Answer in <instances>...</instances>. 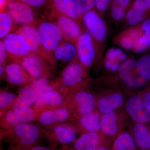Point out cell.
<instances>
[{
  "label": "cell",
  "instance_id": "cell-4",
  "mask_svg": "<svg viewBox=\"0 0 150 150\" xmlns=\"http://www.w3.org/2000/svg\"><path fill=\"white\" fill-rule=\"evenodd\" d=\"M45 51L52 54L63 42L64 35L58 25L50 21H42L36 27Z\"/></svg>",
  "mask_w": 150,
  "mask_h": 150
},
{
  "label": "cell",
  "instance_id": "cell-18",
  "mask_svg": "<svg viewBox=\"0 0 150 150\" xmlns=\"http://www.w3.org/2000/svg\"><path fill=\"white\" fill-rule=\"evenodd\" d=\"M126 111L132 119L139 123L145 124L149 121V117L144 101L138 96L131 97L126 103Z\"/></svg>",
  "mask_w": 150,
  "mask_h": 150
},
{
  "label": "cell",
  "instance_id": "cell-28",
  "mask_svg": "<svg viewBox=\"0 0 150 150\" xmlns=\"http://www.w3.org/2000/svg\"><path fill=\"white\" fill-rule=\"evenodd\" d=\"M131 1V0H112L111 15L113 20L118 22L124 19Z\"/></svg>",
  "mask_w": 150,
  "mask_h": 150
},
{
  "label": "cell",
  "instance_id": "cell-12",
  "mask_svg": "<svg viewBox=\"0 0 150 150\" xmlns=\"http://www.w3.org/2000/svg\"><path fill=\"white\" fill-rule=\"evenodd\" d=\"M3 40L8 54L15 59L14 62L18 63L21 59L32 53L27 40L17 33H10Z\"/></svg>",
  "mask_w": 150,
  "mask_h": 150
},
{
  "label": "cell",
  "instance_id": "cell-22",
  "mask_svg": "<svg viewBox=\"0 0 150 150\" xmlns=\"http://www.w3.org/2000/svg\"><path fill=\"white\" fill-rule=\"evenodd\" d=\"M55 61L71 62L78 57L76 46L75 43L69 41L62 42L53 54Z\"/></svg>",
  "mask_w": 150,
  "mask_h": 150
},
{
  "label": "cell",
  "instance_id": "cell-14",
  "mask_svg": "<svg viewBox=\"0 0 150 150\" xmlns=\"http://www.w3.org/2000/svg\"><path fill=\"white\" fill-rule=\"evenodd\" d=\"M5 71L6 80L14 85H28L36 79L30 76L21 64L16 62L5 66Z\"/></svg>",
  "mask_w": 150,
  "mask_h": 150
},
{
  "label": "cell",
  "instance_id": "cell-31",
  "mask_svg": "<svg viewBox=\"0 0 150 150\" xmlns=\"http://www.w3.org/2000/svg\"><path fill=\"white\" fill-rule=\"evenodd\" d=\"M136 68L139 76L150 80V54L142 56L137 62Z\"/></svg>",
  "mask_w": 150,
  "mask_h": 150
},
{
  "label": "cell",
  "instance_id": "cell-39",
  "mask_svg": "<svg viewBox=\"0 0 150 150\" xmlns=\"http://www.w3.org/2000/svg\"><path fill=\"white\" fill-rule=\"evenodd\" d=\"M20 1L27 4L28 5L32 7L34 9L43 7L49 2V0H20Z\"/></svg>",
  "mask_w": 150,
  "mask_h": 150
},
{
  "label": "cell",
  "instance_id": "cell-37",
  "mask_svg": "<svg viewBox=\"0 0 150 150\" xmlns=\"http://www.w3.org/2000/svg\"><path fill=\"white\" fill-rule=\"evenodd\" d=\"M77 2L79 8L83 15L95 7V0H77Z\"/></svg>",
  "mask_w": 150,
  "mask_h": 150
},
{
  "label": "cell",
  "instance_id": "cell-11",
  "mask_svg": "<svg viewBox=\"0 0 150 150\" xmlns=\"http://www.w3.org/2000/svg\"><path fill=\"white\" fill-rule=\"evenodd\" d=\"M23 36L27 40L31 51L48 61L51 65L55 64V59L43 48L37 28L33 25H23L16 32Z\"/></svg>",
  "mask_w": 150,
  "mask_h": 150
},
{
  "label": "cell",
  "instance_id": "cell-45",
  "mask_svg": "<svg viewBox=\"0 0 150 150\" xmlns=\"http://www.w3.org/2000/svg\"><path fill=\"white\" fill-rule=\"evenodd\" d=\"M0 76L1 77L6 78L5 67L4 65H0Z\"/></svg>",
  "mask_w": 150,
  "mask_h": 150
},
{
  "label": "cell",
  "instance_id": "cell-15",
  "mask_svg": "<svg viewBox=\"0 0 150 150\" xmlns=\"http://www.w3.org/2000/svg\"><path fill=\"white\" fill-rule=\"evenodd\" d=\"M53 10L56 14L69 17L78 22L82 19L77 0H49Z\"/></svg>",
  "mask_w": 150,
  "mask_h": 150
},
{
  "label": "cell",
  "instance_id": "cell-46",
  "mask_svg": "<svg viewBox=\"0 0 150 150\" xmlns=\"http://www.w3.org/2000/svg\"><path fill=\"white\" fill-rule=\"evenodd\" d=\"M144 1L145 3L147 6L150 9V0H144Z\"/></svg>",
  "mask_w": 150,
  "mask_h": 150
},
{
  "label": "cell",
  "instance_id": "cell-9",
  "mask_svg": "<svg viewBox=\"0 0 150 150\" xmlns=\"http://www.w3.org/2000/svg\"><path fill=\"white\" fill-rule=\"evenodd\" d=\"M92 37L86 30L83 31L76 43L78 58L85 69L91 67L96 54V47Z\"/></svg>",
  "mask_w": 150,
  "mask_h": 150
},
{
  "label": "cell",
  "instance_id": "cell-7",
  "mask_svg": "<svg viewBox=\"0 0 150 150\" xmlns=\"http://www.w3.org/2000/svg\"><path fill=\"white\" fill-rule=\"evenodd\" d=\"M72 109L66 103L46 110L36 121L37 125L46 129L65 123L71 116Z\"/></svg>",
  "mask_w": 150,
  "mask_h": 150
},
{
  "label": "cell",
  "instance_id": "cell-17",
  "mask_svg": "<svg viewBox=\"0 0 150 150\" xmlns=\"http://www.w3.org/2000/svg\"><path fill=\"white\" fill-rule=\"evenodd\" d=\"M70 90L66 88L55 89L43 93L38 95L35 105H46L55 107L64 103Z\"/></svg>",
  "mask_w": 150,
  "mask_h": 150
},
{
  "label": "cell",
  "instance_id": "cell-34",
  "mask_svg": "<svg viewBox=\"0 0 150 150\" xmlns=\"http://www.w3.org/2000/svg\"><path fill=\"white\" fill-rule=\"evenodd\" d=\"M128 56L122 50L119 48H112L109 49L105 54V59L112 61H118L123 63L128 60Z\"/></svg>",
  "mask_w": 150,
  "mask_h": 150
},
{
  "label": "cell",
  "instance_id": "cell-8",
  "mask_svg": "<svg viewBox=\"0 0 150 150\" xmlns=\"http://www.w3.org/2000/svg\"><path fill=\"white\" fill-rule=\"evenodd\" d=\"M46 61H47L41 56L32 52L21 59L18 63L21 64L33 77L48 79L51 77L52 72L51 67Z\"/></svg>",
  "mask_w": 150,
  "mask_h": 150
},
{
  "label": "cell",
  "instance_id": "cell-24",
  "mask_svg": "<svg viewBox=\"0 0 150 150\" xmlns=\"http://www.w3.org/2000/svg\"><path fill=\"white\" fill-rule=\"evenodd\" d=\"M100 121L99 113L93 111L79 116V123L85 133H98L100 131Z\"/></svg>",
  "mask_w": 150,
  "mask_h": 150
},
{
  "label": "cell",
  "instance_id": "cell-40",
  "mask_svg": "<svg viewBox=\"0 0 150 150\" xmlns=\"http://www.w3.org/2000/svg\"><path fill=\"white\" fill-rule=\"evenodd\" d=\"M131 7L145 13L149 9L144 0H134Z\"/></svg>",
  "mask_w": 150,
  "mask_h": 150
},
{
  "label": "cell",
  "instance_id": "cell-6",
  "mask_svg": "<svg viewBox=\"0 0 150 150\" xmlns=\"http://www.w3.org/2000/svg\"><path fill=\"white\" fill-rule=\"evenodd\" d=\"M67 100L72 108L70 119L93 111L96 104V100L93 95L82 90L70 92Z\"/></svg>",
  "mask_w": 150,
  "mask_h": 150
},
{
  "label": "cell",
  "instance_id": "cell-33",
  "mask_svg": "<svg viewBox=\"0 0 150 150\" xmlns=\"http://www.w3.org/2000/svg\"><path fill=\"white\" fill-rule=\"evenodd\" d=\"M14 22L12 18L6 11L0 13V38H4L8 34L12 27Z\"/></svg>",
  "mask_w": 150,
  "mask_h": 150
},
{
  "label": "cell",
  "instance_id": "cell-19",
  "mask_svg": "<svg viewBox=\"0 0 150 150\" xmlns=\"http://www.w3.org/2000/svg\"><path fill=\"white\" fill-rule=\"evenodd\" d=\"M70 147L64 150H86L96 146H106L104 139L98 133H85L72 143Z\"/></svg>",
  "mask_w": 150,
  "mask_h": 150
},
{
  "label": "cell",
  "instance_id": "cell-16",
  "mask_svg": "<svg viewBox=\"0 0 150 150\" xmlns=\"http://www.w3.org/2000/svg\"><path fill=\"white\" fill-rule=\"evenodd\" d=\"M56 23L62 30L64 38L67 41L76 45L78 38L81 35L82 30L79 22L69 17L57 14Z\"/></svg>",
  "mask_w": 150,
  "mask_h": 150
},
{
  "label": "cell",
  "instance_id": "cell-43",
  "mask_svg": "<svg viewBox=\"0 0 150 150\" xmlns=\"http://www.w3.org/2000/svg\"><path fill=\"white\" fill-rule=\"evenodd\" d=\"M8 0H0V7L1 12L5 11L6 8L7 7Z\"/></svg>",
  "mask_w": 150,
  "mask_h": 150
},
{
  "label": "cell",
  "instance_id": "cell-13",
  "mask_svg": "<svg viewBox=\"0 0 150 150\" xmlns=\"http://www.w3.org/2000/svg\"><path fill=\"white\" fill-rule=\"evenodd\" d=\"M77 130L70 123H61L48 129H44V135L48 139L64 145L72 144L76 139Z\"/></svg>",
  "mask_w": 150,
  "mask_h": 150
},
{
  "label": "cell",
  "instance_id": "cell-27",
  "mask_svg": "<svg viewBox=\"0 0 150 150\" xmlns=\"http://www.w3.org/2000/svg\"><path fill=\"white\" fill-rule=\"evenodd\" d=\"M112 150H138L131 134L121 133L116 137L112 146Z\"/></svg>",
  "mask_w": 150,
  "mask_h": 150
},
{
  "label": "cell",
  "instance_id": "cell-30",
  "mask_svg": "<svg viewBox=\"0 0 150 150\" xmlns=\"http://www.w3.org/2000/svg\"><path fill=\"white\" fill-rule=\"evenodd\" d=\"M145 14L131 7L126 12L124 19L128 25L135 27L144 21Z\"/></svg>",
  "mask_w": 150,
  "mask_h": 150
},
{
  "label": "cell",
  "instance_id": "cell-41",
  "mask_svg": "<svg viewBox=\"0 0 150 150\" xmlns=\"http://www.w3.org/2000/svg\"><path fill=\"white\" fill-rule=\"evenodd\" d=\"M7 51L3 40L0 41V64L5 66V62L7 56Z\"/></svg>",
  "mask_w": 150,
  "mask_h": 150
},
{
  "label": "cell",
  "instance_id": "cell-21",
  "mask_svg": "<svg viewBox=\"0 0 150 150\" xmlns=\"http://www.w3.org/2000/svg\"><path fill=\"white\" fill-rule=\"evenodd\" d=\"M137 64L134 59H128L121 64L118 71L122 79L130 87L136 88L142 85L144 82L143 80H146L141 77L135 78L131 75V72L136 68Z\"/></svg>",
  "mask_w": 150,
  "mask_h": 150
},
{
  "label": "cell",
  "instance_id": "cell-36",
  "mask_svg": "<svg viewBox=\"0 0 150 150\" xmlns=\"http://www.w3.org/2000/svg\"><path fill=\"white\" fill-rule=\"evenodd\" d=\"M141 28L144 33H141L140 42L147 47H150V19L144 21L141 24Z\"/></svg>",
  "mask_w": 150,
  "mask_h": 150
},
{
  "label": "cell",
  "instance_id": "cell-44",
  "mask_svg": "<svg viewBox=\"0 0 150 150\" xmlns=\"http://www.w3.org/2000/svg\"><path fill=\"white\" fill-rule=\"evenodd\" d=\"M86 150H110L106 146L100 145V146H96L88 149Z\"/></svg>",
  "mask_w": 150,
  "mask_h": 150
},
{
  "label": "cell",
  "instance_id": "cell-2",
  "mask_svg": "<svg viewBox=\"0 0 150 150\" xmlns=\"http://www.w3.org/2000/svg\"><path fill=\"white\" fill-rule=\"evenodd\" d=\"M53 107L34 105L26 109H11L1 117L0 126L6 130L21 124L32 123L37 121L44 111Z\"/></svg>",
  "mask_w": 150,
  "mask_h": 150
},
{
  "label": "cell",
  "instance_id": "cell-29",
  "mask_svg": "<svg viewBox=\"0 0 150 150\" xmlns=\"http://www.w3.org/2000/svg\"><path fill=\"white\" fill-rule=\"evenodd\" d=\"M17 96L13 93L6 90L0 92L1 117L13 108Z\"/></svg>",
  "mask_w": 150,
  "mask_h": 150
},
{
  "label": "cell",
  "instance_id": "cell-42",
  "mask_svg": "<svg viewBox=\"0 0 150 150\" xmlns=\"http://www.w3.org/2000/svg\"><path fill=\"white\" fill-rule=\"evenodd\" d=\"M143 101L146 110L150 114V92L145 94Z\"/></svg>",
  "mask_w": 150,
  "mask_h": 150
},
{
  "label": "cell",
  "instance_id": "cell-32",
  "mask_svg": "<svg viewBox=\"0 0 150 150\" xmlns=\"http://www.w3.org/2000/svg\"><path fill=\"white\" fill-rule=\"evenodd\" d=\"M136 40L135 34L130 29L119 35L118 43L125 50L134 51Z\"/></svg>",
  "mask_w": 150,
  "mask_h": 150
},
{
  "label": "cell",
  "instance_id": "cell-35",
  "mask_svg": "<svg viewBox=\"0 0 150 150\" xmlns=\"http://www.w3.org/2000/svg\"><path fill=\"white\" fill-rule=\"evenodd\" d=\"M30 85L36 91L38 95L43 93L54 89L51 85V82L48 81V79L45 78L35 79Z\"/></svg>",
  "mask_w": 150,
  "mask_h": 150
},
{
  "label": "cell",
  "instance_id": "cell-10",
  "mask_svg": "<svg viewBox=\"0 0 150 150\" xmlns=\"http://www.w3.org/2000/svg\"><path fill=\"white\" fill-rule=\"evenodd\" d=\"M6 11L14 22L24 25H33L37 18L35 9L20 0H8Z\"/></svg>",
  "mask_w": 150,
  "mask_h": 150
},
{
  "label": "cell",
  "instance_id": "cell-25",
  "mask_svg": "<svg viewBox=\"0 0 150 150\" xmlns=\"http://www.w3.org/2000/svg\"><path fill=\"white\" fill-rule=\"evenodd\" d=\"M123 102L122 95L114 93L101 98L98 100L97 105L100 112L107 113L118 109L122 105Z\"/></svg>",
  "mask_w": 150,
  "mask_h": 150
},
{
  "label": "cell",
  "instance_id": "cell-23",
  "mask_svg": "<svg viewBox=\"0 0 150 150\" xmlns=\"http://www.w3.org/2000/svg\"><path fill=\"white\" fill-rule=\"evenodd\" d=\"M131 136L138 150H150V130L144 124H136Z\"/></svg>",
  "mask_w": 150,
  "mask_h": 150
},
{
  "label": "cell",
  "instance_id": "cell-3",
  "mask_svg": "<svg viewBox=\"0 0 150 150\" xmlns=\"http://www.w3.org/2000/svg\"><path fill=\"white\" fill-rule=\"evenodd\" d=\"M85 77V69L83 66L79 61L75 60L65 67L59 78L51 82V85L54 89L66 88L72 92L81 84Z\"/></svg>",
  "mask_w": 150,
  "mask_h": 150
},
{
  "label": "cell",
  "instance_id": "cell-38",
  "mask_svg": "<svg viewBox=\"0 0 150 150\" xmlns=\"http://www.w3.org/2000/svg\"><path fill=\"white\" fill-rule=\"evenodd\" d=\"M112 0H95V7L102 16L107 10Z\"/></svg>",
  "mask_w": 150,
  "mask_h": 150
},
{
  "label": "cell",
  "instance_id": "cell-1",
  "mask_svg": "<svg viewBox=\"0 0 150 150\" xmlns=\"http://www.w3.org/2000/svg\"><path fill=\"white\" fill-rule=\"evenodd\" d=\"M44 132V129L40 126L29 123L4 130L2 134L8 150H28L35 146Z\"/></svg>",
  "mask_w": 150,
  "mask_h": 150
},
{
  "label": "cell",
  "instance_id": "cell-5",
  "mask_svg": "<svg viewBox=\"0 0 150 150\" xmlns=\"http://www.w3.org/2000/svg\"><path fill=\"white\" fill-rule=\"evenodd\" d=\"M82 20L87 31L91 35L96 46H103L107 38V26L102 17L92 10L84 14Z\"/></svg>",
  "mask_w": 150,
  "mask_h": 150
},
{
  "label": "cell",
  "instance_id": "cell-20",
  "mask_svg": "<svg viewBox=\"0 0 150 150\" xmlns=\"http://www.w3.org/2000/svg\"><path fill=\"white\" fill-rule=\"evenodd\" d=\"M38 93L31 85L22 86L19 90L13 109H24L30 107L37 100Z\"/></svg>",
  "mask_w": 150,
  "mask_h": 150
},
{
  "label": "cell",
  "instance_id": "cell-26",
  "mask_svg": "<svg viewBox=\"0 0 150 150\" xmlns=\"http://www.w3.org/2000/svg\"><path fill=\"white\" fill-rule=\"evenodd\" d=\"M100 131L107 137H115L118 131L117 118L114 111L103 113L100 118Z\"/></svg>",
  "mask_w": 150,
  "mask_h": 150
}]
</instances>
